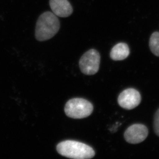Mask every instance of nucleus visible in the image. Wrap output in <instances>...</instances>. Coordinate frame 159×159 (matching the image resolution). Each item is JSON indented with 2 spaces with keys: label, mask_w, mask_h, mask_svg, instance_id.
I'll return each mask as SVG.
<instances>
[{
  "label": "nucleus",
  "mask_w": 159,
  "mask_h": 159,
  "mask_svg": "<svg viewBox=\"0 0 159 159\" xmlns=\"http://www.w3.org/2000/svg\"><path fill=\"white\" fill-rule=\"evenodd\" d=\"M149 48L152 53L159 57V32H154L150 36Z\"/></svg>",
  "instance_id": "nucleus-9"
},
{
  "label": "nucleus",
  "mask_w": 159,
  "mask_h": 159,
  "mask_svg": "<svg viewBox=\"0 0 159 159\" xmlns=\"http://www.w3.org/2000/svg\"><path fill=\"white\" fill-rule=\"evenodd\" d=\"M56 148L60 155L71 159H91L95 155L94 150L90 146L73 140L59 143Z\"/></svg>",
  "instance_id": "nucleus-2"
},
{
  "label": "nucleus",
  "mask_w": 159,
  "mask_h": 159,
  "mask_svg": "<svg viewBox=\"0 0 159 159\" xmlns=\"http://www.w3.org/2000/svg\"><path fill=\"white\" fill-rule=\"evenodd\" d=\"M101 56L95 49H91L84 53L80 59V69L87 75H94L99 70Z\"/></svg>",
  "instance_id": "nucleus-4"
},
{
  "label": "nucleus",
  "mask_w": 159,
  "mask_h": 159,
  "mask_svg": "<svg viewBox=\"0 0 159 159\" xmlns=\"http://www.w3.org/2000/svg\"><path fill=\"white\" fill-rule=\"evenodd\" d=\"M141 99V95L138 90L129 88L124 90L120 93L117 101L122 108L131 110L140 105Z\"/></svg>",
  "instance_id": "nucleus-5"
},
{
  "label": "nucleus",
  "mask_w": 159,
  "mask_h": 159,
  "mask_svg": "<svg viewBox=\"0 0 159 159\" xmlns=\"http://www.w3.org/2000/svg\"><path fill=\"white\" fill-rule=\"evenodd\" d=\"M130 54L128 45L125 43H119L114 46L110 52V57L115 61H120L127 58Z\"/></svg>",
  "instance_id": "nucleus-8"
},
{
  "label": "nucleus",
  "mask_w": 159,
  "mask_h": 159,
  "mask_svg": "<svg viewBox=\"0 0 159 159\" xmlns=\"http://www.w3.org/2000/svg\"><path fill=\"white\" fill-rule=\"evenodd\" d=\"M148 130L147 127L141 124L129 126L124 133L126 141L131 144H139L147 138Z\"/></svg>",
  "instance_id": "nucleus-6"
},
{
  "label": "nucleus",
  "mask_w": 159,
  "mask_h": 159,
  "mask_svg": "<svg viewBox=\"0 0 159 159\" xmlns=\"http://www.w3.org/2000/svg\"><path fill=\"white\" fill-rule=\"evenodd\" d=\"M50 7L57 17H69L73 11V7L68 0H50Z\"/></svg>",
  "instance_id": "nucleus-7"
},
{
  "label": "nucleus",
  "mask_w": 159,
  "mask_h": 159,
  "mask_svg": "<svg viewBox=\"0 0 159 159\" xmlns=\"http://www.w3.org/2000/svg\"><path fill=\"white\" fill-rule=\"evenodd\" d=\"M93 105L86 99L74 98L68 101L65 107V113L68 117L81 119L90 116L93 112Z\"/></svg>",
  "instance_id": "nucleus-3"
},
{
  "label": "nucleus",
  "mask_w": 159,
  "mask_h": 159,
  "mask_svg": "<svg viewBox=\"0 0 159 159\" xmlns=\"http://www.w3.org/2000/svg\"><path fill=\"white\" fill-rule=\"evenodd\" d=\"M153 128L155 133L159 137V109L157 110L155 115Z\"/></svg>",
  "instance_id": "nucleus-10"
},
{
  "label": "nucleus",
  "mask_w": 159,
  "mask_h": 159,
  "mask_svg": "<svg viewBox=\"0 0 159 159\" xmlns=\"http://www.w3.org/2000/svg\"><path fill=\"white\" fill-rule=\"evenodd\" d=\"M60 27V21L57 16L51 11L43 12L36 23L35 37L39 41L48 40L55 36Z\"/></svg>",
  "instance_id": "nucleus-1"
}]
</instances>
